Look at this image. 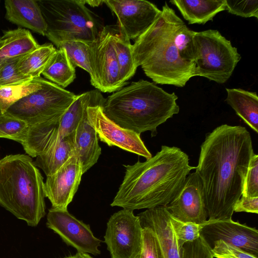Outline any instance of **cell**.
<instances>
[{
  "label": "cell",
  "mask_w": 258,
  "mask_h": 258,
  "mask_svg": "<svg viewBox=\"0 0 258 258\" xmlns=\"http://www.w3.org/2000/svg\"><path fill=\"white\" fill-rule=\"evenodd\" d=\"M36 1L46 24L45 36L57 47L69 41L92 42L102 29L83 0Z\"/></svg>",
  "instance_id": "6"
},
{
  "label": "cell",
  "mask_w": 258,
  "mask_h": 258,
  "mask_svg": "<svg viewBox=\"0 0 258 258\" xmlns=\"http://www.w3.org/2000/svg\"><path fill=\"white\" fill-rule=\"evenodd\" d=\"M116 16L120 31L130 40H136L152 25L161 10L145 0H105Z\"/></svg>",
  "instance_id": "12"
},
{
  "label": "cell",
  "mask_w": 258,
  "mask_h": 258,
  "mask_svg": "<svg viewBox=\"0 0 258 258\" xmlns=\"http://www.w3.org/2000/svg\"><path fill=\"white\" fill-rule=\"evenodd\" d=\"M104 1H84L85 4H87L92 7H98L103 3Z\"/></svg>",
  "instance_id": "41"
},
{
  "label": "cell",
  "mask_w": 258,
  "mask_h": 258,
  "mask_svg": "<svg viewBox=\"0 0 258 258\" xmlns=\"http://www.w3.org/2000/svg\"><path fill=\"white\" fill-rule=\"evenodd\" d=\"M83 174L82 163L75 154L55 173L47 176L44 194L52 208L68 210Z\"/></svg>",
  "instance_id": "15"
},
{
  "label": "cell",
  "mask_w": 258,
  "mask_h": 258,
  "mask_svg": "<svg viewBox=\"0 0 258 258\" xmlns=\"http://www.w3.org/2000/svg\"><path fill=\"white\" fill-rule=\"evenodd\" d=\"M60 119L30 125L26 139L22 144L26 153L36 157L56 146L62 140L59 133Z\"/></svg>",
  "instance_id": "20"
},
{
  "label": "cell",
  "mask_w": 258,
  "mask_h": 258,
  "mask_svg": "<svg viewBox=\"0 0 258 258\" xmlns=\"http://www.w3.org/2000/svg\"><path fill=\"white\" fill-rule=\"evenodd\" d=\"M42 74L51 82L63 88L74 81L76 78L75 68L64 48L57 49Z\"/></svg>",
  "instance_id": "27"
},
{
  "label": "cell",
  "mask_w": 258,
  "mask_h": 258,
  "mask_svg": "<svg viewBox=\"0 0 258 258\" xmlns=\"http://www.w3.org/2000/svg\"><path fill=\"white\" fill-rule=\"evenodd\" d=\"M172 226L176 235L179 250L184 243L191 242L199 238L203 224L181 221L170 215Z\"/></svg>",
  "instance_id": "32"
},
{
  "label": "cell",
  "mask_w": 258,
  "mask_h": 258,
  "mask_svg": "<svg viewBox=\"0 0 258 258\" xmlns=\"http://www.w3.org/2000/svg\"><path fill=\"white\" fill-rule=\"evenodd\" d=\"M254 154L243 126L224 124L206 135L196 171L203 183L208 221L232 219Z\"/></svg>",
  "instance_id": "1"
},
{
  "label": "cell",
  "mask_w": 258,
  "mask_h": 258,
  "mask_svg": "<svg viewBox=\"0 0 258 258\" xmlns=\"http://www.w3.org/2000/svg\"><path fill=\"white\" fill-rule=\"evenodd\" d=\"M184 22L166 2L148 29L132 45L136 67L156 84L183 87L194 77L196 65L183 59L175 37Z\"/></svg>",
  "instance_id": "3"
},
{
  "label": "cell",
  "mask_w": 258,
  "mask_h": 258,
  "mask_svg": "<svg viewBox=\"0 0 258 258\" xmlns=\"http://www.w3.org/2000/svg\"><path fill=\"white\" fill-rule=\"evenodd\" d=\"M19 58L7 60L0 69V86L19 85L33 79L18 70L17 65Z\"/></svg>",
  "instance_id": "33"
},
{
  "label": "cell",
  "mask_w": 258,
  "mask_h": 258,
  "mask_svg": "<svg viewBox=\"0 0 258 258\" xmlns=\"http://www.w3.org/2000/svg\"><path fill=\"white\" fill-rule=\"evenodd\" d=\"M242 196L248 197H258V155L255 153L249 162Z\"/></svg>",
  "instance_id": "37"
},
{
  "label": "cell",
  "mask_w": 258,
  "mask_h": 258,
  "mask_svg": "<svg viewBox=\"0 0 258 258\" xmlns=\"http://www.w3.org/2000/svg\"><path fill=\"white\" fill-rule=\"evenodd\" d=\"M235 212L258 213V197H248L241 196L233 208Z\"/></svg>",
  "instance_id": "39"
},
{
  "label": "cell",
  "mask_w": 258,
  "mask_h": 258,
  "mask_svg": "<svg viewBox=\"0 0 258 258\" xmlns=\"http://www.w3.org/2000/svg\"><path fill=\"white\" fill-rule=\"evenodd\" d=\"M200 235L212 248L216 241L222 240L258 256L257 230L232 219L207 220Z\"/></svg>",
  "instance_id": "16"
},
{
  "label": "cell",
  "mask_w": 258,
  "mask_h": 258,
  "mask_svg": "<svg viewBox=\"0 0 258 258\" xmlns=\"http://www.w3.org/2000/svg\"><path fill=\"white\" fill-rule=\"evenodd\" d=\"M211 251L214 257L216 258H258V256L222 240H218L214 243Z\"/></svg>",
  "instance_id": "36"
},
{
  "label": "cell",
  "mask_w": 258,
  "mask_h": 258,
  "mask_svg": "<svg viewBox=\"0 0 258 258\" xmlns=\"http://www.w3.org/2000/svg\"><path fill=\"white\" fill-rule=\"evenodd\" d=\"M115 25L103 27L97 37L89 43V60L91 70L90 82L103 92H114L124 86L113 44Z\"/></svg>",
  "instance_id": "9"
},
{
  "label": "cell",
  "mask_w": 258,
  "mask_h": 258,
  "mask_svg": "<svg viewBox=\"0 0 258 258\" xmlns=\"http://www.w3.org/2000/svg\"><path fill=\"white\" fill-rule=\"evenodd\" d=\"M141 258H163L162 251L153 232L149 228H143V245Z\"/></svg>",
  "instance_id": "38"
},
{
  "label": "cell",
  "mask_w": 258,
  "mask_h": 258,
  "mask_svg": "<svg viewBox=\"0 0 258 258\" xmlns=\"http://www.w3.org/2000/svg\"><path fill=\"white\" fill-rule=\"evenodd\" d=\"M6 60H4L0 59V69L3 66Z\"/></svg>",
  "instance_id": "42"
},
{
  "label": "cell",
  "mask_w": 258,
  "mask_h": 258,
  "mask_svg": "<svg viewBox=\"0 0 258 258\" xmlns=\"http://www.w3.org/2000/svg\"><path fill=\"white\" fill-rule=\"evenodd\" d=\"M5 7L8 21L45 36L46 24L36 0H6Z\"/></svg>",
  "instance_id": "19"
},
{
  "label": "cell",
  "mask_w": 258,
  "mask_h": 258,
  "mask_svg": "<svg viewBox=\"0 0 258 258\" xmlns=\"http://www.w3.org/2000/svg\"><path fill=\"white\" fill-rule=\"evenodd\" d=\"M74 139L75 154L82 163L84 173L97 163L101 153L96 132L87 109L74 132Z\"/></svg>",
  "instance_id": "18"
},
{
  "label": "cell",
  "mask_w": 258,
  "mask_h": 258,
  "mask_svg": "<svg viewBox=\"0 0 258 258\" xmlns=\"http://www.w3.org/2000/svg\"><path fill=\"white\" fill-rule=\"evenodd\" d=\"M104 237L111 258H140L143 228L133 211L123 209L111 216Z\"/></svg>",
  "instance_id": "10"
},
{
  "label": "cell",
  "mask_w": 258,
  "mask_h": 258,
  "mask_svg": "<svg viewBox=\"0 0 258 258\" xmlns=\"http://www.w3.org/2000/svg\"><path fill=\"white\" fill-rule=\"evenodd\" d=\"M104 98L97 89L76 95L73 102L62 115L59 121V133L62 138L73 133L88 107H103Z\"/></svg>",
  "instance_id": "21"
},
{
  "label": "cell",
  "mask_w": 258,
  "mask_h": 258,
  "mask_svg": "<svg viewBox=\"0 0 258 258\" xmlns=\"http://www.w3.org/2000/svg\"><path fill=\"white\" fill-rule=\"evenodd\" d=\"M225 101L250 128L258 133V96L241 88H226Z\"/></svg>",
  "instance_id": "23"
},
{
  "label": "cell",
  "mask_w": 258,
  "mask_h": 258,
  "mask_svg": "<svg viewBox=\"0 0 258 258\" xmlns=\"http://www.w3.org/2000/svg\"><path fill=\"white\" fill-rule=\"evenodd\" d=\"M177 99L174 92L140 80L105 98L102 109L104 114L120 126L139 135L150 131L153 137L159 125L178 113Z\"/></svg>",
  "instance_id": "4"
},
{
  "label": "cell",
  "mask_w": 258,
  "mask_h": 258,
  "mask_svg": "<svg viewBox=\"0 0 258 258\" xmlns=\"http://www.w3.org/2000/svg\"><path fill=\"white\" fill-rule=\"evenodd\" d=\"M165 207L172 217L181 221L197 224L207 222L203 183L196 171L188 174L175 196Z\"/></svg>",
  "instance_id": "13"
},
{
  "label": "cell",
  "mask_w": 258,
  "mask_h": 258,
  "mask_svg": "<svg viewBox=\"0 0 258 258\" xmlns=\"http://www.w3.org/2000/svg\"><path fill=\"white\" fill-rule=\"evenodd\" d=\"M41 77L16 86H0V110L5 113L14 103L41 87Z\"/></svg>",
  "instance_id": "29"
},
{
  "label": "cell",
  "mask_w": 258,
  "mask_h": 258,
  "mask_svg": "<svg viewBox=\"0 0 258 258\" xmlns=\"http://www.w3.org/2000/svg\"><path fill=\"white\" fill-rule=\"evenodd\" d=\"M189 24H205L226 10L225 0H171Z\"/></svg>",
  "instance_id": "22"
},
{
  "label": "cell",
  "mask_w": 258,
  "mask_h": 258,
  "mask_svg": "<svg viewBox=\"0 0 258 258\" xmlns=\"http://www.w3.org/2000/svg\"><path fill=\"white\" fill-rule=\"evenodd\" d=\"M44 184L29 156L0 159V205L28 226H36L45 215Z\"/></svg>",
  "instance_id": "5"
},
{
  "label": "cell",
  "mask_w": 258,
  "mask_h": 258,
  "mask_svg": "<svg viewBox=\"0 0 258 258\" xmlns=\"http://www.w3.org/2000/svg\"><path fill=\"white\" fill-rule=\"evenodd\" d=\"M60 47L66 49L68 57L75 68L79 67L91 75L89 43L80 40L69 41L60 44L57 48Z\"/></svg>",
  "instance_id": "31"
},
{
  "label": "cell",
  "mask_w": 258,
  "mask_h": 258,
  "mask_svg": "<svg viewBox=\"0 0 258 258\" xmlns=\"http://www.w3.org/2000/svg\"><path fill=\"white\" fill-rule=\"evenodd\" d=\"M75 154L73 132L63 138L56 146L37 156L34 164L48 176L55 173Z\"/></svg>",
  "instance_id": "25"
},
{
  "label": "cell",
  "mask_w": 258,
  "mask_h": 258,
  "mask_svg": "<svg viewBox=\"0 0 258 258\" xmlns=\"http://www.w3.org/2000/svg\"><path fill=\"white\" fill-rule=\"evenodd\" d=\"M137 216L142 228L150 229L156 235L163 258H180L170 214L165 206L147 209Z\"/></svg>",
  "instance_id": "17"
},
{
  "label": "cell",
  "mask_w": 258,
  "mask_h": 258,
  "mask_svg": "<svg viewBox=\"0 0 258 258\" xmlns=\"http://www.w3.org/2000/svg\"><path fill=\"white\" fill-rule=\"evenodd\" d=\"M1 113V110H0V113Z\"/></svg>",
  "instance_id": "43"
},
{
  "label": "cell",
  "mask_w": 258,
  "mask_h": 258,
  "mask_svg": "<svg viewBox=\"0 0 258 258\" xmlns=\"http://www.w3.org/2000/svg\"><path fill=\"white\" fill-rule=\"evenodd\" d=\"M140 258H141V257H140Z\"/></svg>",
  "instance_id": "44"
},
{
  "label": "cell",
  "mask_w": 258,
  "mask_h": 258,
  "mask_svg": "<svg viewBox=\"0 0 258 258\" xmlns=\"http://www.w3.org/2000/svg\"><path fill=\"white\" fill-rule=\"evenodd\" d=\"M212 248L200 235L197 239L183 244L179 250L180 258H214Z\"/></svg>",
  "instance_id": "34"
},
{
  "label": "cell",
  "mask_w": 258,
  "mask_h": 258,
  "mask_svg": "<svg viewBox=\"0 0 258 258\" xmlns=\"http://www.w3.org/2000/svg\"><path fill=\"white\" fill-rule=\"evenodd\" d=\"M113 44L119 66L120 78L124 85L136 73V67L132 55L130 40L122 33L117 24L113 34Z\"/></svg>",
  "instance_id": "28"
},
{
  "label": "cell",
  "mask_w": 258,
  "mask_h": 258,
  "mask_svg": "<svg viewBox=\"0 0 258 258\" xmlns=\"http://www.w3.org/2000/svg\"><path fill=\"white\" fill-rule=\"evenodd\" d=\"M194 77L200 76L219 84L226 82L241 59L236 47L217 30L195 32Z\"/></svg>",
  "instance_id": "7"
},
{
  "label": "cell",
  "mask_w": 258,
  "mask_h": 258,
  "mask_svg": "<svg viewBox=\"0 0 258 258\" xmlns=\"http://www.w3.org/2000/svg\"><path fill=\"white\" fill-rule=\"evenodd\" d=\"M64 258H93L88 253L84 252H77V253L74 255L66 257Z\"/></svg>",
  "instance_id": "40"
},
{
  "label": "cell",
  "mask_w": 258,
  "mask_h": 258,
  "mask_svg": "<svg viewBox=\"0 0 258 258\" xmlns=\"http://www.w3.org/2000/svg\"><path fill=\"white\" fill-rule=\"evenodd\" d=\"M30 125L25 121L6 112L0 113V138L17 141H25Z\"/></svg>",
  "instance_id": "30"
},
{
  "label": "cell",
  "mask_w": 258,
  "mask_h": 258,
  "mask_svg": "<svg viewBox=\"0 0 258 258\" xmlns=\"http://www.w3.org/2000/svg\"><path fill=\"white\" fill-rule=\"evenodd\" d=\"M56 50L51 43L39 45L18 58L17 68L22 74L31 79L39 78Z\"/></svg>",
  "instance_id": "26"
},
{
  "label": "cell",
  "mask_w": 258,
  "mask_h": 258,
  "mask_svg": "<svg viewBox=\"0 0 258 258\" xmlns=\"http://www.w3.org/2000/svg\"><path fill=\"white\" fill-rule=\"evenodd\" d=\"M123 166L125 175L110 205L132 211L167 206L196 168L180 148L165 145L144 162Z\"/></svg>",
  "instance_id": "2"
},
{
  "label": "cell",
  "mask_w": 258,
  "mask_h": 258,
  "mask_svg": "<svg viewBox=\"0 0 258 258\" xmlns=\"http://www.w3.org/2000/svg\"><path fill=\"white\" fill-rule=\"evenodd\" d=\"M46 225L78 252L95 255L100 253L99 247L102 241L94 235L89 225L77 219L68 210L50 209Z\"/></svg>",
  "instance_id": "11"
},
{
  "label": "cell",
  "mask_w": 258,
  "mask_h": 258,
  "mask_svg": "<svg viewBox=\"0 0 258 258\" xmlns=\"http://www.w3.org/2000/svg\"><path fill=\"white\" fill-rule=\"evenodd\" d=\"M226 10L230 14L243 18L258 19L257 0H225Z\"/></svg>",
  "instance_id": "35"
},
{
  "label": "cell",
  "mask_w": 258,
  "mask_h": 258,
  "mask_svg": "<svg viewBox=\"0 0 258 258\" xmlns=\"http://www.w3.org/2000/svg\"><path fill=\"white\" fill-rule=\"evenodd\" d=\"M39 45L27 29L18 28L5 31L0 37V59L7 60L19 58Z\"/></svg>",
  "instance_id": "24"
},
{
  "label": "cell",
  "mask_w": 258,
  "mask_h": 258,
  "mask_svg": "<svg viewBox=\"0 0 258 258\" xmlns=\"http://www.w3.org/2000/svg\"><path fill=\"white\" fill-rule=\"evenodd\" d=\"M102 107H88V116L94 126L98 138L109 146H116L126 151L143 156L146 159L152 156L140 135L123 128L109 119L104 113Z\"/></svg>",
  "instance_id": "14"
},
{
  "label": "cell",
  "mask_w": 258,
  "mask_h": 258,
  "mask_svg": "<svg viewBox=\"0 0 258 258\" xmlns=\"http://www.w3.org/2000/svg\"><path fill=\"white\" fill-rule=\"evenodd\" d=\"M76 95L42 78L41 87L12 105L6 113L30 126L60 119Z\"/></svg>",
  "instance_id": "8"
}]
</instances>
